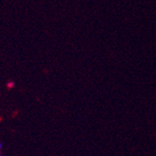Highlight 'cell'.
<instances>
[{"label":"cell","instance_id":"6da1fadb","mask_svg":"<svg viewBox=\"0 0 156 156\" xmlns=\"http://www.w3.org/2000/svg\"><path fill=\"white\" fill-rule=\"evenodd\" d=\"M8 86H9V88L13 87V86H14V84H13V82H10V83H9V84H8Z\"/></svg>","mask_w":156,"mask_h":156},{"label":"cell","instance_id":"3957f363","mask_svg":"<svg viewBox=\"0 0 156 156\" xmlns=\"http://www.w3.org/2000/svg\"><path fill=\"white\" fill-rule=\"evenodd\" d=\"M0 156H2V155H1V150H0Z\"/></svg>","mask_w":156,"mask_h":156},{"label":"cell","instance_id":"7a4b0ae2","mask_svg":"<svg viewBox=\"0 0 156 156\" xmlns=\"http://www.w3.org/2000/svg\"><path fill=\"white\" fill-rule=\"evenodd\" d=\"M2 149V144H1V142H0V150Z\"/></svg>","mask_w":156,"mask_h":156}]
</instances>
